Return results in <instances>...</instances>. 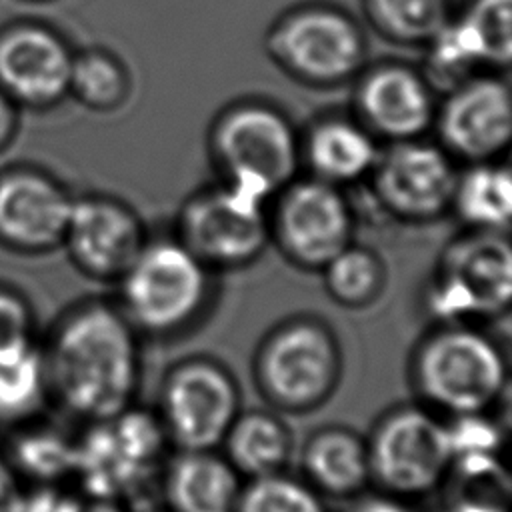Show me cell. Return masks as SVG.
I'll list each match as a JSON object with an SVG mask.
<instances>
[{
    "label": "cell",
    "mask_w": 512,
    "mask_h": 512,
    "mask_svg": "<svg viewBox=\"0 0 512 512\" xmlns=\"http://www.w3.org/2000/svg\"><path fill=\"white\" fill-rule=\"evenodd\" d=\"M50 404L86 424L134 404L142 356L138 332L120 306L82 302L66 310L40 342Z\"/></svg>",
    "instance_id": "1"
},
{
    "label": "cell",
    "mask_w": 512,
    "mask_h": 512,
    "mask_svg": "<svg viewBox=\"0 0 512 512\" xmlns=\"http://www.w3.org/2000/svg\"><path fill=\"white\" fill-rule=\"evenodd\" d=\"M408 372L418 402L442 418L486 414L508 384L502 348L470 324H442L426 334Z\"/></svg>",
    "instance_id": "2"
},
{
    "label": "cell",
    "mask_w": 512,
    "mask_h": 512,
    "mask_svg": "<svg viewBox=\"0 0 512 512\" xmlns=\"http://www.w3.org/2000/svg\"><path fill=\"white\" fill-rule=\"evenodd\" d=\"M342 348L334 330L300 316L274 326L256 346L252 376L262 398L280 412L322 406L342 378Z\"/></svg>",
    "instance_id": "3"
},
{
    "label": "cell",
    "mask_w": 512,
    "mask_h": 512,
    "mask_svg": "<svg viewBox=\"0 0 512 512\" xmlns=\"http://www.w3.org/2000/svg\"><path fill=\"white\" fill-rule=\"evenodd\" d=\"M120 280V310L138 334L178 336L208 304L206 264L184 244L144 246Z\"/></svg>",
    "instance_id": "4"
},
{
    "label": "cell",
    "mask_w": 512,
    "mask_h": 512,
    "mask_svg": "<svg viewBox=\"0 0 512 512\" xmlns=\"http://www.w3.org/2000/svg\"><path fill=\"white\" fill-rule=\"evenodd\" d=\"M370 482L404 500L438 490L452 464L446 418L402 404L386 410L366 436Z\"/></svg>",
    "instance_id": "5"
},
{
    "label": "cell",
    "mask_w": 512,
    "mask_h": 512,
    "mask_svg": "<svg viewBox=\"0 0 512 512\" xmlns=\"http://www.w3.org/2000/svg\"><path fill=\"white\" fill-rule=\"evenodd\" d=\"M154 412L176 450H218L242 412V390L224 362L186 356L166 370Z\"/></svg>",
    "instance_id": "6"
},
{
    "label": "cell",
    "mask_w": 512,
    "mask_h": 512,
    "mask_svg": "<svg viewBox=\"0 0 512 512\" xmlns=\"http://www.w3.org/2000/svg\"><path fill=\"white\" fill-rule=\"evenodd\" d=\"M512 296V256L504 240L478 236L452 246L428 292L442 324H466L504 312Z\"/></svg>",
    "instance_id": "7"
},
{
    "label": "cell",
    "mask_w": 512,
    "mask_h": 512,
    "mask_svg": "<svg viewBox=\"0 0 512 512\" xmlns=\"http://www.w3.org/2000/svg\"><path fill=\"white\" fill-rule=\"evenodd\" d=\"M214 146L228 172V184L264 202L296 170L294 132L266 106L248 104L232 110L216 128Z\"/></svg>",
    "instance_id": "8"
},
{
    "label": "cell",
    "mask_w": 512,
    "mask_h": 512,
    "mask_svg": "<svg viewBox=\"0 0 512 512\" xmlns=\"http://www.w3.org/2000/svg\"><path fill=\"white\" fill-rule=\"evenodd\" d=\"M186 248L204 264L238 266L266 242L264 200L226 184L196 196L184 210Z\"/></svg>",
    "instance_id": "9"
},
{
    "label": "cell",
    "mask_w": 512,
    "mask_h": 512,
    "mask_svg": "<svg viewBox=\"0 0 512 512\" xmlns=\"http://www.w3.org/2000/svg\"><path fill=\"white\" fill-rule=\"evenodd\" d=\"M72 54L50 28L20 22L0 30V90L18 106L56 104L70 82Z\"/></svg>",
    "instance_id": "10"
},
{
    "label": "cell",
    "mask_w": 512,
    "mask_h": 512,
    "mask_svg": "<svg viewBox=\"0 0 512 512\" xmlns=\"http://www.w3.org/2000/svg\"><path fill=\"white\" fill-rule=\"evenodd\" d=\"M72 198L50 176L12 168L0 174V244L26 254L62 246Z\"/></svg>",
    "instance_id": "11"
},
{
    "label": "cell",
    "mask_w": 512,
    "mask_h": 512,
    "mask_svg": "<svg viewBox=\"0 0 512 512\" xmlns=\"http://www.w3.org/2000/svg\"><path fill=\"white\" fill-rule=\"evenodd\" d=\"M280 240L302 266L322 268L350 246L352 216L328 182L312 180L288 190L278 212Z\"/></svg>",
    "instance_id": "12"
},
{
    "label": "cell",
    "mask_w": 512,
    "mask_h": 512,
    "mask_svg": "<svg viewBox=\"0 0 512 512\" xmlns=\"http://www.w3.org/2000/svg\"><path fill=\"white\" fill-rule=\"evenodd\" d=\"M62 244L74 264L94 278H120L144 248L136 218L102 198L72 200Z\"/></svg>",
    "instance_id": "13"
},
{
    "label": "cell",
    "mask_w": 512,
    "mask_h": 512,
    "mask_svg": "<svg viewBox=\"0 0 512 512\" xmlns=\"http://www.w3.org/2000/svg\"><path fill=\"white\" fill-rule=\"evenodd\" d=\"M276 50L294 72L312 80L346 78L362 62L360 32L326 8L290 16L276 32Z\"/></svg>",
    "instance_id": "14"
},
{
    "label": "cell",
    "mask_w": 512,
    "mask_h": 512,
    "mask_svg": "<svg viewBox=\"0 0 512 512\" xmlns=\"http://www.w3.org/2000/svg\"><path fill=\"white\" fill-rule=\"evenodd\" d=\"M456 174L434 146L402 142L376 168V190L384 204L406 218H430L452 200Z\"/></svg>",
    "instance_id": "15"
},
{
    "label": "cell",
    "mask_w": 512,
    "mask_h": 512,
    "mask_svg": "<svg viewBox=\"0 0 512 512\" xmlns=\"http://www.w3.org/2000/svg\"><path fill=\"white\" fill-rule=\"evenodd\" d=\"M446 144L468 158H486L508 146L512 104L508 88L492 78L458 84L440 114Z\"/></svg>",
    "instance_id": "16"
},
{
    "label": "cell",
    "mask_w": 512,
    "mask_h": 512,
    "mask_svg": "<svg viewBox=\"0 0 512 512\" xmlns=\"http://www.w3.org/2000/svg\"><path fill=\"white\" fill-rule=\"evenodd\" d=\"M244 478L218 450H178L162 474L168 512H234Z\"/></svg>",
    "instance_id": "17"
},
{
    "label": "cell",
    "mask_w": 512,
    "mask_h": 512,
    "mask_svg": "<svg viewBox=\"0 0 512 512\" xmlns=\"http://www.w3.org/2000/svg\"><path fill=\"white\" fill-rule=\"evenodd\" d=\"M302 478L322 496L352 498L370 484L366 438L348 426H322L302 448Z\"/></svg>",
    "instance_id": "18"
},
{
    "label": "cell",
    "mask_w": 512,
    "mask_h": 512,
    "mask_svg": "<svg viewBox=\"0 0 512 512\" xmlns=\"http://www.w3.org/2000/svg\"><path fill=\"white\" fill-rule=\"evenodd\" d=\"M360 106L376 130L400 140L422 134L432 120L428 86L406 68L376 70L360 90Z\"/></svg>",
    "instance_id": "19"
},
{
    "label": "cell",
    "mask_w": 512,
    "mask_h": 512,
    "mask_svg": "<svg viewBox=\"0 0 512 512\" xmlns=\"http://www.w3.org/2000/svg\"><path fill=\"white\" fill-rule=\"evenodd\" d=\"M220 448L236 472L252 480L286 470L294 436L278 412L242 410Z\"/></svg>",
    "instance_id": "20"
},
{
    "label": "cell",
    "mask_w": 512,
    "mask_h": 512,
    "mask_svg": "<svg viewBox=\"0 0 512 512\" xmlns=\"http://www.w3.org/2000/svg\"><path fill=\"white\" fill-rule=\"evenodd\" d=\"M2 450L22 484H62L72 478L74 438L42 418L8 430Z\"/></svg>",
    "instance_id": "21"
},
{
    "label": "cell",
    "mask_w": 512,
    "mask_h": 512,
    "mask_svg": "<svg viewBox=\"0 0 512 512\" xmlns=\"http://www.w3.org/2000/svg\"><path fill=\"white\" fill-rule=\"evenodd\" d=\"M50 404L40 340L0 354V428L14 430L42 418Z\"/></svg>",
    "instance_id": "22"
},
{
    "label": "cell",
    "mask_w": 512,
    "mask_h": 512,
    "mask_svg": "<svg viewBox=\"0 0 512 512\" xmlns=\"http://www.w3.org/2000/svg\"><path fill=\"white\" fill-rule=\"evenodd\" d=\"M446 512H506L508 476L498 456H458L442 482ZM440 486V488H442Z\"/></svg>",
    "instance_id": "23"
},
{
    "label": "cell",
    "mask_w": 512,
    "mask_h": 512,
    "mask_svg": "<svg viewBox=\"0 0 512 512\" xmlns=\"http://www.w3.org/2000/svg\"><path fill=\"white\" fill-rule=\"evenodd\" d=\"M308 156L326 180L348 182L372 168L376 148L362 128L344 120H332L314 130L308 142Z\"/></svg>",
    "instance_id": "24"
},
{
    "label": "cell",
    "mask_w": 512,
    "mask_h": 512,
    "mask_svg": "<svg viewBox=\"0 0 512 512\" xmlns=\"http://www.w3.org/2000/svg\"><path fill=\"white\" fill-rule=\"evenodd\" d=\"M452 202L460 216L482 228L506 226L512 214V180L508 168L476 166L456 180Z\"/></svg>",
    "instance_id": "25"
},
{
    "label": "cell",
    "mask_w": 512,
    "mask_h": 512,
    "mask_svg": "<svg viewBox=\"0 0 512 512\" xmlns=\"http://www.w3.org/2000/svg\"><path fill=\"white\" fill-rule=\"evenodd\" d=\"M324 282L334 302L360 308L370 304L382 290L384 272L374 254L364 248L346 246L324 266Z\"/></svg>",
    "instance_id": "26"
},
{
    "label": "cell",
    "mask_w": 512,
    "mask_h": 512,
    "mask_svg": "<svg viewBox=\"0 0 512 512\" xmlns=\"http://www.w3.org/2000/svg\"><path fill=\"white\" fill-rule=\"evenodd\" d=\"M234 512H328L324 496L304 478L276 472L246 480Z\"/></svg>",
    "instance_id": "27"
},
{
    "label": "cell",
    "mask_w": 512,
    "mask_h": 512,
    "mask_svg": "<svg viewBox=\"0 0 512 512\" xmlns=\"http://www.w3.org/2000/svg\"><path fill=\"white\" fill-rule=\"evenodd\" d=\"M68 92L86 106L110 108L122 100L126 78L114 58L92 50L72 58Z\"/></svg>",
    "instance_id": "28"
},
{
    "label": "cell",
    "mask_w": 512,
    "mask_h": 512,
    "mask_svg": "<svg viewBox=\"0 0 512 512\" xmlns=\"http://www.w3.org/2000/svg\"><path fill=\"white\" fill-rule=\"evenodd\" d=\"M462 24L470 32L482 62L508 64L512 56V0H476Z\"/></svg>",
    "instance_id": "29"
},
{
    "label": "cell",
    "mask_w": 512,
    "mask_h": 512,
    "mask_svg": "<svg viewBox=\"0 0 512 512\" xmlns=\"http://www.w3.org/2000/svg\"><path fill=\"white\" fill-rule=\"evenodd\" d=\"M378 22L400 40H430L448 20L446 0H370Z\"/></svg>",
    "instance_id": "30"
},
{
    "label": "cell",
    "mask_w": 512,
    "mask_h": 512,
    "mask_svg": "<svg viewBox=\"0 0 512 512\" xmlns=\"http://www.w3.org/2000/svg\"><path fill=\"white\" fill-rule=\"evenodd\" d=\"M38 342L36 316L24 294L0 284V354Z\"/></svg>",
    "instance_id": "31"
},
{
    "label": "cell",
    "mask_w": 512,
    "mask_h": 512,
    "mask_svg": "<svg viewBox=\"0 0 512 512\" xmlns=\"http://www.w3.org/2000/svg\"><path fill=\"white\" fill-rule=\"evenodd\" d=\"M82 494L64 490L60 484H24L14 512H78Z\"/></svg>",
    "instance_id": "32"
},
{
    "label": "cell",
    "mask_w": 512,
    "mask_h": 512,
    "mask_svg": "<svg viewBox=\"0 0 512 512\" xmlns=\"http://www.w3.org/2000/svg\"><path fill=\"white\" fill-rule=\"evenodd\" d=\"M22 486L0 446V512H14Z\"/></svg>",
    "instance_id": "33"
},
{
    "label": "cell",
    "mask_w": 512,
    "mask_h": 512,
    "mask_svg": "<svg viewBox=\"0 0 512 512\" xmlns=\"http://www.w3.org/2000/svg\"><path fill=\"white\" fill-rule=\"evenodd\" d=\"M352 512H416L414 508H410L408 500L398 498V496H390V494H380V496H366L362 498Z\"/></svg>",
    "instance_id": "34"
},
{
    "label": "cell",
    "mask_w": 512,
    "mask_h": 512,
    "mask_svg": "<svg viewBox=\"0 0 512 512\" xmlns=\"http://www.w3.org/2000/svg\"><path fill=\"white\" fill-rule=\"evenodd\" d=\"M18 126V104L4 92L0 90V150L6 148Z\"/></svg>",
    "instance_id": "35"
},
{
    "label": "cell",
    "mask_w": 512,
    "mask_h": 512,
    "mask_svg": "<svg viewBox=\"0 0 512 512\" xmlns=\"http://www.w3.org/2000/svg\"><path fill=\"white\" fill-rule=\"evenodd\" d=\"M78 512H126V508L120 504V500L82 496Z\"/></svg>",
    "instance_id": "36"
}]
</instances>
